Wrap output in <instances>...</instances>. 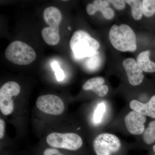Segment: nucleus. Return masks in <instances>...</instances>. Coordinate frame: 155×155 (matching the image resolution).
<instances>
[{
	"instance_id": "24",
	"label": "nucleus",
	"mask_w": 155,
	"mask_h": 155,
	"mask_svg": "<svg viewBox=\"0 0 155 155\" xmlns=\"http://www.w3.org/2000/svg\"><path fill=\"white\" fill-rule=\"evenodd\" d=\"M153 151L155 153V144L153 146Z\"/></svg>"
},
{
	"instance_id": "4",
	"label": "nucleus",
	"mask_w": 155,
	"mask_h": 155,
	"mask_svg": "<svg viewBox=\"0 0 155 155\" xmlns=\"http://www.w3.org/2000/svg\"><path fill=\"white\" fill-rule=\"evenodd\" d=\"M5 55L9 61L19 65H28L36 58V53L33 48L19 41L10 44L6 49Z\"/></svg>"
},
{
	"instance_id": "13",
	"label": "nucleus",
	"mask_w": 155,
	"mask_h": 155,
	"mask_svg": "<svg viewBox=\"0 0 155 155\" xmlns=\"http://www.w3.org/2000/svg\"><path fill=\"white\" fill-rule=\"evenodd\" d=\"M104 82L105 79L103 77L93 78L85 82L82 88L85 91H92L99 96L104 97L109 91V87L104 84Z\"/></svg>"
},
{
	"instance_id": "10",
	"label": "nucleus",
	"mask_w": 155,
	"mask_h": 155,
	"mask_svg": "<svg viewBox=\"0 0 155 155\" xmlns=\"http://www.w3.org/2000/svg\"><path fill=\"white\" fill-rule=\"evenodd\" d=\"M122 65L125 69L129 83L133 86L140 84L143 80L144 75L136 61L133 58H127L123 61Z\"/></svg>"
},
{
	"instance_id": "16",
	"label": "nucleus",
	"mask_w": 155,
	"mask_h": 155,
	"mask_svg": "<svg viewBox=\"0 0 155 155\" xmlns=\"http://www.w3.org/2000/svg\"><path fill=\"white\" fill-rule=\"evenodd\" d=\"M143 141L147 144H151L155 142V120L150 122L148 127L143 133Z\"/></svg>"
},
{
	"instance_id": "12",
	"label": "nucleus",
	"mask_w": 155,
	"mask_h": 155,
	"mask_svg": "<svg viewBox=\"0 0 155 155\" xmlns=\"http://www.w3.org/2000/svg\"><path fill=\"white\" fill-rule=\"evenodd\" d=\"M130 108L133 110L144 116L155 118V95L153 96L149 101L143 104L137 100H134L130 102Z\"/></svg>"
},
{
	"instance_id": "9",
	"label": "nucleus",
	"mask_w": 155,
	"mask_h": 155,
	"mask_svg": "<svg viewBox=\"0 0 155 155\" xmlns=\"http://www.w3.org/2000/svg\"><path fill=\"white\" fill-rule=\"evenodd\" d=\"M146 121L145 116L134 110L129 112L125 118V125L127 130L134 135L143 133L145 130L144 123Z\"/></svg>"
},
{
	"instance_id": "8",
	"label": "nucleus",
	"mask_w": 155,
	"mask_h": 155,
	"mask_svg": "<svg viewBox=\"0 0 155 155\" xmlns=\"http://www.w3.org/2000/svg\"><path fill=\"white\" fill-rule=\"evenodd\" d=\"M36 105L41 112L53 115H61L65 109L63 100L54 94L43 95L38 97Z\"/></svg>"
},
{
	"instance_id": "3",
	"label": "nucleus",
	"mask_w": 155,
	"mask_h": 155,
	"mask_svg": "<svg viewBox=\"0 0 155 155\" xmlns=\"http://www.w3.org/2000/svg\"><path fill=\"white\" fill-rule=\"evenodd\" d=\"M43 17L49 27H45L42 30L43 38L48 45H55L60 40L59 25L62 19L61 11L55 7H48L44 11Z\"/></svg>"
},
{
	"instance_id": "23",
	"label": "nucleus",
	"mask_w": 155,
	"mask_h": 155,
	"mask_svg": "<svg viewBox=\"0 0 155 155\" xmlns=\"http://www.w3.org/2000/svg\"><path fill=\"white\" fill-rule=\"evenodd\" d=\"M5 131V122L2 119H0V138L4 137Z\"/></svg>"
},
{
	"instance_id": "7",
	"label": "nucleus",
	"mask_w": 155,
	"mask_h": 155,
	"mask_svg": "<svg viewBox=\"0 0 155 155\" xmlns=\"http://www.w3.org/2000/svg\"><path fill=\"white\" fill-rule=\"evenodd\" d=\"M20 92V86L15 81H8L1 87L0 110L3 115L7 116L12 113L14 109L12 97L17 96Z\"/></svg>"
},
{
	"instance_id": "18",
	"label": "nucleus",
	"mask_w": 155,
	"mask_h": 155,
	"mask_svg": "<svg viewBox=\"0 0 155 155\" xmlns=\"http://www.w3.org/2000/svg\"><path fill=\"white\" fill-rule=\"evenodd\" d=\"M106 106L104 103H101L98 105L95 110L94 111V122L97 124L101 122L103 116L106 111Z\"/></svg>"
},
{
	"instance_id": "17",
	"label": "nucleus",
	"mask_w": 155,
	"mask_h": 155,
	"mask_svg": "<svg viewBox=\"0 0 155 155\" xmlns=\"http://www.w3.org/2000/svg\"><path fill=\"white\" fill-rule=\"evenodd\" d=\"M142 5L145 17H150L155 14V0H143Z\"/></svg>"
},
{
	"instance_id": "22",
	"label": "nucleus",
	"mask_w": 155,
	"mask_h": 155,
	"mask_svg": "<svg viewBox=\"0 0 155 155\" xmlns=\"http://www.w3.org/2000/svg\"><path fill=\"white\" fill-rule=\"evenodd\" d=\"M43 155H64L55 148L46 149L43 152Z\"/></svg>"
},
{
	"instance_id": "20",
	"label": "nucleus",
	"mask_w": 155,
	"mask_h": 155,
	"mask_svg": "<svg viewBox=\"0 0 155 155\" xmlns=\"http://www.w3.org/2000/svg\"><path fill=\"white\" fill-rule=\"evenodd\" d=\"M51 67L55 73L56 78L58 81L64 80L65 75L64 71L60 68L58 62L54 61L51 64Z\"/></svg>"
},
{
	"instance_id": "15",
	"label": "nucleus",
	"mask_w": 155,
	"mask_h": 155,
	"mask_svg": "<svg viewBox=\"0 0 155 155\" xmlns=\"http://www.w3.org/2000/svg\"><path fill=\"white\" fill-rule=\"evenodd\" d=\"M125 2L131 7V15L134 19L140 20L143 14L142 2L137 0H127Z\"/></svg>"
},
{
	"instance_id": "6",
	"label": "nucleus",
	"mask_w": 155,
	"mask_h": 155,
	"mask_svg": "<svg viewBox=\"0 0 155 155\" xmlns=\"http://www.w3.org/2000/svg\"><path fill=\"white\" fill-rule=\"evenodd\" d=\"M93 146L97 155H112L121 149L120 140L116 136L110 133H102L94 140Z\"/></svg>"
},
{
	"instance_id": "21",
	"label": "nucleus",
	"mask_w": 155,
	"mask_h": 155,
	"mask_svg": "<svg viewBox=\"0 0 155 155\" xmlns=\"http://www.w3.org/2000/svg\"><path fill=\"white\" fill-rule=\"evenodd\" d=\"M109 2L112 3L114 7L117 10H122L125 7V2L122 0H113L109 1Z\"/></svg>"
},
{
	"instance_id": "5",
	"label": "nucleus",
	"mask_w": 155,
	"mask_h": 155,
	"mask_svg": "<svg viewBox=\"0 0 155 155\" xmlns=\"http://www.w3.org/2000/svg\"><path fill=\"white\" fill-rule=\"evenodd\" d=\"M46 141L50 146L75 151L80 149L83 141L80 136L74 133L53 132L47 137Z\"/></svg>"
},
{
	"instance_id": "14",
	"label": "nucleus",
	"mask_w": 155,
	"mask_h": 155,
	"mask_svg": "<svg viewBox=\"0 0 155 155\" xmlns=\"http://www.w3.org/2000/svg\"><path fill=\"white\" fill-rule=\"evenodd\" d=\"M150 51L142 52L138 55L137 63L143 71L147 72H155V63L150 60Z\"/></svg>"
},
{
	"instance_id": "2",
	"label": "nucleus",
	"mask_w": 155,
	"mask_h": 155,
	"mask_svg": "<svg viewBox=\"0 0 155 155\" xmlns=\"http://www.w3.org/2000/svg\"><path fill=\"white\" fill-rule=\"evenodd\" d=\"M109 36L111 44L118 51L133 52L137 49L136 37L132 28L128 25H113L110 29Z\"/></svg>"
},
{
	"instance_id": "1",
	"label": "nucleus",
	"mask_w": 155,
	"mask_h": 155,
	"mask_svg": "<svg viewBox=\"0 0 155 155\" xmlns=\"http://www.w3.org/2000/svg\"><path fill=\"white\" fill-rule=\"evenodd\" d=\"M70 47L75 58H90L99 54L100 44L84 31H76L70 40Z\"/></svg>"
},
{
	"instance_id": "19",
	"label": "nucleus",
	"mask_w": 155,
	"mask_h": 155,
	"mask_svg": "<svg viewBox=\"0 0 155 155\" xmlns=\"http://www.w3.org/2000/svg\"><path fill=\"white\" fill-rule=\"evenodd\" d=\"M98 54L88 58V60L87 61L86 64V67L88 69L95 70L99 67L101 61L99 56H98Z\"/></svg>"
},
{
	"instance_id": "25",
	"label": "nucleus",
	"mask_w": 155,
	"mask_h": 155,
	"mask_svg": "<svg viewBox=\"0 0 155 155\" xmlns=\"http://www.w3.org/2000/svg\"><path fill=\"white\" fill-rule=\"evenodd\" d=\"M68 29H69V30H71V27H70V26H69V27H68Z\"/></svg>"
},
{
	"instance_id": "11",
	"label": "nucleus",
	"mask_w": 155,
	"mask_h": 155,
	"mask_svg": "<svg viewBox=\"0 0 155 155\" xmlns=\"http://www.w3.org/2000/svg\"><path fill=\"white\" fill-rule=\"evenodd\" d=\"M109 1L95 0L93 4H88L87 6V12L89 15H92L97 11H100L106 19H112L115 15V12L113 9L109 7Z\"/></svg>"
}]
</instances>
